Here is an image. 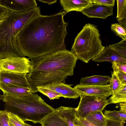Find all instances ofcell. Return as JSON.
Instances as JSON below:
<instances>
[{
  "instance_id": "cell-1",
  "label": "cell",
  "mask_w": 126,
  "mask_h": 126,
  "mask_svg": "<svg viewBox=\"0 0 126 126\" xmlns=\"http://www.w3.org/2000/svg\"><path fill=\"white\" fill-rule=\"evenodd\" d=\"M63 11L50 16L41 14L32 18L19 33L17 41L24 57L36 58L66 50L65 39L68 22Z\"/></svg>"
},
{
  "instance_id": "cell-2",
  "label": "cell",
  "mask_w": 126,
  "mask_h": 126,
  "mask_svg": "<svg viewBox=\"0 0 126 126\" xmlns=\"http://www.w3.org/2000/svg\"><path fill=\"white\" fill-rule=\"evenodd\" d=\"M29 72L26 78L32 93L37 87L65 82L73 75L78 60L71 51H58L38 58L31 59Z\"/></svg>"
},
{
  "instance_id": "cell-3",
  "label": "cell",
  "mask_w": 126,
  "mask_h": 126,
  "mask_svg": "<svg viewBox=\"0 0 126 126\" xmlns=\"http://www.w3.org/2000/svg\"><path fill=\"white\" fill-rule=\"evenodd\" d=\"M39 7L28 11L11 13L0 26V59L10 57H24L20 51L18 36L33 17L41 14Z\"/></svg>"
},
{
  "instance_id": "cell-4",
  "label": "cell",
  "mask_w": 126,
  "mask_h": 126,
  "mask_svg": "<svg viewBox=\"0 0 126 126\" xmlns=\"http://www.w3.org/2000/svg\"><path fill=\"white\" fill-rule=\"evenodd\" d=\"M2 95L4 110L17 115L24 122L41 124L56 110L37 94L19 97Z\"/></svg>"
},
{
  "instance_id": "cell-5",
  "label": "cell",
  "mask_w": 126,
  "mask_h": 126,
  "mask_svg": "<svg viewBox=\"0 0 126 126\" xmlns=\"http://www.w3.org/2000/svg\"><path fill=\"white\" fill-rule=\"evenodd\" d=\"M100 36L96 26L86 24L75 38L71 51L78 59L88 63L105 47L102 44Z\"/></svg>"
},
{
  "instance_id": "cell-6",
  "label": "cell",
  "mask_w": 126,
  "mask_h": 126,
  "mask_svg": "<svg viewBox=\"0 0 126 126\" xmlns=\"http://www.w3.org/2000/svg\"><path fill=\"white\" fill-rule=\"evenodd\" d=\"M78 105L75 108L76 114L78 118H84L90 114L97 110L102 111L109 104L107 99L99 97L80 95Z\"/></svg>"
},
{
  "instance_id": "cell-7",
  "label": "cell",
  "mask_w": 126,
  "mask_h": 126,
  "mask_svg": "<svg viewBox=\"0 0 126 126\" xmlns=\"http://www.w3.org/2000/svg\"><path fill=\"white\" fill-rule=\"evenodd\" d=\"M31 66L29 58L25 57H10L0 59V70L27 74Z\"/></svg>"
},
{
  "instance_id": "cell-8",
  "label": "cell",
  "mask_w": 126,
  "mask_h": 126,
  "mask_svg": "<svg viewBox=\"0 0 126 126\" xmlns=\"http://www.w3.org/2000/svg\"><path fill=\"white\" fill-rule=\"evenodd\" d=\"M74 88L80 95H85L99 97L107 99L112 93L109 84L103 85H86L79 84Z\"/></svg>"
},
{
  "instance_id": "cell-9",
  "label": "cell",
  "mask_w": 126,
  "mask_h": 126,
  "mask_svg": "<svg viewBox=\"0 0 126 126\" xmlns=\"http://www.w3.org/2000/svg\"><path fill=\"white\" fill-rule=\"evenodd\" d=\"M113 6H108L91 3L81 12L89 18H97L106 19L113 15Z\"/></svg>"
},
{
  "instance_id": "cell-10",
  "label": "cell",
  "mask_w": 126,
  "mask_h": 126,
  "mask_svg": "<svg viewBox=\"0 0 126 126\" xmlns=\"http://www.w3.org/2000/svg\"><path fill=\"white\" fill-rule=\"evenodd\" d=\"M26 75L0 70V82L4 84L30 88Z\"/></svg>"
},
{
  "instance_id": "cell-11",
  "label": "cell",
  "mask_w": 126,
  "mask_h": 126,
  "mask_svg": "<svg viewBox=\"0 0 126 126\" xmlns=\"http://www.w3.org/2000/svg\"><path fill=\"white\" fill-rule=\"evenodd\" d=\"M2 5L18 12H24L37 8L35 0H1Z\"/></svg>"
},
{
  "instance_id": "cell-12",
  "label": "cell",
  "mask_w": 126,
  "mask_h": 126,
  "mask_svg": "<svg viewBox=\"0 0 126 126\" xmlns=\"http://www.w3.org/2000/svg\"><path fill=\"white\" fill-rule=\"evenodd\" d=\"M64 82H63L41 87L58 93L65 98L76 99L80 97V95L78 92L74 88L71 87L72 85L67 84Z\"/></svg>"
},
{
  "instance_id": "cell-13",
  "label": "cell",
  "mask_w": 126,
  "mask_h": 126,
  "mask_svg": "<svg viewBox=\"0 0 126 126\" xmlns=\"http://www.w3.org/2000/svg\"><path fill=\"white\" fill-rule=\"evenodd\" d=\"M92 60L96 62L107 61L112 63L115 61L126 63V57L121 55L109 46L105 47L98 55L92 59Z\"/></svg>"
},
{
  "instance_id": "cell-14",
  "label": "cell",
  "mask_w": 126,
  "mask_h": 126,
  "mask_svg": "<svg viewBox=\"0 0 126 126\" xmlns=\"http://www.w3.org/2000/svg\"><path fill=\"white\" fill-rule=\"evenodd\" d=\"M0 89L3 94L15 97L24 96L32 93L30 88L11 84H6L0 82Z\"/></svg>"
},
{
  "instance_id": "cell-15",
  "label": "cell",
  "mask_w": 126,
  "mask_h": 126,
  "mask_svg": "<svg viewBox=\"0 0 126 126\" xmlns=\"http://www.w3.org/2000/svg\"><path fill=\"white\" fill-rule=\"evenodd\" d=\"M60 3L63 8L65 15L72 11L81 12L90 3L91 0H60Z\"/></svg>"
},
{
  "instance_id": "cell-16",
  "label": "cell",
  "mask_w": 126,
  "mask_h": 126,
  "mask_svg": "<svg viewBox=\"0 0 126 126\" xmlns=\"http://www.w3.org/2000/svg\"><path fill=\"white\" fill-rule=\"evenodd\" d=\"M110 76L95 75L81 78L79 84L86 85H103L110 82Z\"/></svg>"
},
{
  "instance_id": "cell-17",
  "label": "cell",
  "mask_w": 126,
  "mask_h": 126,
  "mask_svg": "<svg viewBox=\"0 0 126 126\" xmlns=\"http://www.w3.org/2000/svg\"><path fill=\"white\" fill-rule=\"evenodd\" d=\"M56 109L60 116L68 126H75L73 121L76 113L75 108L61 106Z\"/></svg>"
},
{
  "instance_id": "cell-18",
  "label": "cell",
  "mask_w": 126,
  "mask_h": 126,
  "mask_svg": "<svg viewBox=\"0 0 126 126\" xmlns=\"http://www.w3.org/2000/svg\"><path fill=\"white\" fill-rule=\"evenodd\" d=\"M41 124V126H68L60 116L56 109L55 111L46 117Z\"/></svg>"
},
{
  "instance_id": "cell-19",
  "label": "cell",
  "mask_w": 126,
  "mask_h": 126,
  "mask_svg": "<svg viewBox=\"0 0 126 126\" xmlns=\"http://www.w3.org/2000/svg\"><path fill=\"white\" fill-rule=\"evenodd\" d=\"M95 126H105L106 118L102 111L96 110L88 115L84 118Z\"/></svg>"
},
{
  "instance_id": "cell-20",
  "label": "cell",
  "mask_w": 126,
  "mask_h": 126,
  "mask_svg": "<svg viewBox=\"0 0 126 126\" xmlns=\"http://www.w3.org/2000/svg\"><path fill=\"white\" fill-rule=\"evenodd\" d=\"M108 100L109 104L126 102V84H121L120 88Z\"/></svg>"
},
{
  "instance_id": "cell-21",
  "label": "cell",
  "mask_w": 126,
  "mask_h": 126,
  "mask_svg": "<svg viewBox=\"0 0 126 126\" xmlns=\"http://www.w3.org/2000/svg\"><path fill=\"white\" fill-rule=\"evenodd\" d=\"M103 114L106 117L113 120L119 121L123 123L126 120V113L120 111L105 110Z\"/></svg>"
},
{
  "instance_id": "cell-22",
  "label": "cell",
  "mask_w": 126,
  "mask_h": 126,
  "mask_svg": "<svg viewBox=\"0 0 126 126\" xmlns=\"http://www.w3.org/2000/svg\"><path fill=\"white\" fill-rule=\"evenodd\" d=\"M117 21L126 19V0H117Z\"/></svg>"
},
{
  "instance_id": "cell-23",
  "label": "cell",
  "mask_w": 126,
  "mask_h": 126,
  "mask_svg": "<svg viewBox=\"0 0 126 126\" xmlns=\"http://www.w3.org/2000/svg\"><path fill=\"white\" fill-rule=\"evenodd\" d=\"M111 31L116 36L122 39L126 40V29L119 23L111 24Z\"/></svg>"
},
{
  "instance_id": "cell-24",
  "label": "cell",
  "mask_w": 126,
  "mask_h": 126,
  "mask_svg": "<svg viewBox=\"0 0 126 126\" xmlns=\"http://www.w3.org/2000/svg\"><path fill=\"white\" fill-rule=\"evenodd\" d=\"M111 75L112 76L110 81L109 84L112 95L120 88L121 84L115 71L113 70Z\"/></svg>"
},
{
  "instance_id": "cell-25",
  "label": "cell",
  "mask_w": 126,
  "mask_h": 126,
  "mask_svg": "<svg viewBox=\"0 0 126 126\" xmlns=\"http://www.w3.org/2000/svg\"><path fill=\"white\" fill-rule=\"evenodd\" d=\"M9 126H25L24 122L17 115L8 112Z\"/></svg>"
},
{
  "instance_id": "cell-26",
  "label": "cell",
  "mask_w": 126,
  "mask_h": 126,
  "mask_svg": "<svg viewBox=\"0 0 126 126\" xmlns=\"http://www.w3.org/2000/svg\"><path fill=\"white\" fill-rule=\"evenodd\" d=\"M37 89L38 92H39L46 96L50 100L58 99L62 97L61 95L58 93L42 87H37Z\"/></svg>"
},
{
  "instance_id": "cell-27",
  "label": "cell",
  "mask_w": 126,
  "mask_h": 126,
  "mask_svg": "<svg viewBox=\"0 0 126 126\" xmlns=\"http://www.w3.org/2000/svg\"><path fill=\"white\" fill-rule=\"evenodd\" d=\"M109 46L121 55L126 57V40L122 39L120 42Z\"/></svg>"
},
{
  "instance_id": "cell-28",
  "label": "cell",
  "mask_w": 126,
  "mask_h": 126,
  "mask_svg": "<svg viewBox=\"0 0 126 126\" xmlns=\"http://www.w3.org/2000/svg\"><path fill=\"white\" fill-rule=\"evenodd\" d=\"M112 67L115 71L121 84H126V74L119 70L115 62L112 63Z\"/></svg>"
},
{
  "instance_id": "cell-29",
  "label": "cell",
  "mask_w": 126,
  "mask_h": 126,
  "mask_svg": "<svg viewBox=\"0 0 126 126\" xmlns=\"http://www.w3.org/2000/svg\"><path fill=\"white\" fill-rule=\"evenodd\" d=\"M73 121L75 126H95L84 119L78 117L76 116V113Z\"/></svg>"
},
{
  "instance_id": "cell-30",
  "label": "cell",
  "mask_w": 126,
  "mask_h": 126,
  "mask_svg": "<svg viewBox=\"0 0 126 126\" xmlns=\"http://www.w3.org/2000/svg\"><path fill=\"white\" fill-rule=\"evenodd\" d=\"M0 126H9L8 112L5 110H0Z\"/></svg>"
},
{
  "instance_id": "cell-31",
  "label": "cell",
  "mask_w": 126,
  "mask_h": 126,
  "mask_svg": "<svg viewBox=\"0 0 126 126\" xmlns=\"http://www.w3.org/2000/svg\"><path fill=\"white\" fill-rule=\"evenodd\" d=\"M92 3L108 6H113L115 0H91Z\"/></svg>"
},
{
  "instance_id": "cell-32",
  "label": "cell",
  "mask_w": 126,
  "mask_h": 126,
  "mask_svg": "<svg viewBox=\"0 0 126 126\" xmlns=\"http://www.w3.org/2000/svg\"><path fill=\"white\" fill-rule=\"evenodd\" d=\"M105 126H124V123L121 121L111 120L105 117Z\"/></svg>"
},
{
  "instance_id": "cell-33",
  "label": "cell",
  "mask_w": 126,
  "mask_h": 126,
  "mask_svg": "<svg viewBox=\"0 0 126 126\" xmlns=\"http://www.w3.org/2000/svg\"><path fill=\"white\" fill-rule=\"evenodd\" d=\"M16 11L4 6L0 7V18L7 16L12 12Z\"/></svg>"
},
{
  "instance_id": "cell-34",
  "label": "cell",
  "mask_w": 126,
  "mask_h": 126,
  "mask_svg": "<svg viewBox=\"0 0 126 126\" xmlns=\"http://www.w3.org/2000/svg\"><path fill=\"white\" fill-rule=\"evenodd\" d=\"M115 62L119 70L126 74V63L119 62Z\"/></svg>"
},
{
  "instance_id": "cell-35",
  "label": "cell",
  "mask_w": 126,
  "mask_h": 126,
  "mask_svg": "<svg viewBox=\"0 0 126 126\" xmlns=\"http://www.w3.org/2000/svg\"><path fill=\"white\" fill-rule=\"evenodd\" d=\"M119 103L120 111L126 113V102H120Z\"/></svg>"
},
{
  "instance_id": "cell-36",
  "label": "cell",
  "mask_w": 126,
  "mask_h": 126,
  "mask_svg": "<svg viewBox=\"0 0 126 126\" xmlns=\"http://www.w3.org/2000/svg\"><path fill=\"white\" fill-rule=\"evenodd\" d=\"M38 0L43 3H47L49 5L56 3L57 1V0Z\"/></svg>"
},
{
  "instance_id": "cell-37",
  "label": "cell",
  "mask_w": 126,
  "mask_h": 126,
  "mask_svg": "<svg viewBox=\"0 0 126 126\" xmlns=\"http://www.w3.org/2000/svg\"><path fill=\"white\" fill-rule=\"evenodd\" d=\"M4 17L2 18H0V26L2 23L5 20L6 18L7 17Z\"/></svg>"
},
{
  "instance_id": "cell-38",
  "label": "cell",
  "mask_w": 126,
  "mask_h": 126,
  "mask_svg": "<svg viewBox=\"0 0 126 126\" xmlns=\"http://www.w3.org/2000/svg\"><path fill=\"white\" fill-rule=\"evenodd\" d=\"M25 126H32V125L26 123H25Z\"/></svg>"
},
{
  "instance_id": "cell-39",
  "label": "cell",
  "mask_w": 126,
  "mask_h": 126,
  "mask_svg": "<svg viewBox=\"0 0 126 126\" xmlns=\"http://www.w3.org/2000/svg\"><path fill=\"white\" fill-rule=\"evenodd\" d=\"M3 98V95H2L0 94V100H2Z\"/></svg>"
},
{
  "instance_id": "cell-40",
  "label": "cell",
  "mask_w": 126,
  "mask_h": 126,
  "mask_svg": "<svg viewBox=\"0 0 126 126\" xmlns=\"http://www.w3.org/2000/svg\"><path fill=\"white\" fill-rule=\"evenodd\" d=\"M3 6H4L2 5L1 4V0H0V7Z\"/></svg>"
}]
</instances>
